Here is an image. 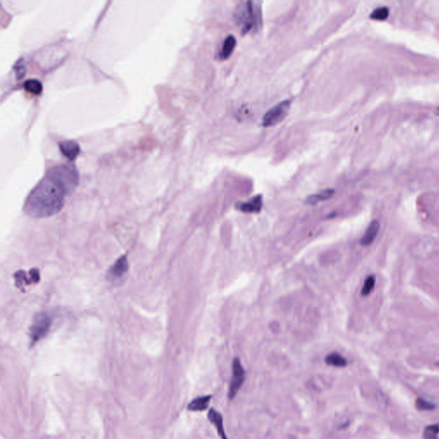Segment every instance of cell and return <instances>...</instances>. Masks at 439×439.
<instances>
[{
	"instance_id": "6da1fadb",
	"label": "cell",
	"mask_w": 439,
	"mask_h": 439,
	"mask_svg": "<svg viewBox=\"0 0 439 439\" xmlns=\"http://www.w3.org/2000/svg\"><path fill=\"white\" fill-rule=\"evenodd\" d=\"M67 195L66 190L59 183L46 175L29 194L25 211L34 217L51 216L63 208Z\"/></svg>"
},
{
	"instance_id": "7a4b0ae2",
	"label": "cell",
	"mask_w": 439,
	"mask_h": 439,
	"mask_svg": "<svg viewBox=\"0 0 439 439\" xmlns=\"http://www.w3.org/2000/svg\"><path fill=\"white\" fill-rule=\"evenodd\" d=\"M260 6L257 3L247 1L238 5L236 9L235 19L243 34L251 29L260 27L262 22Z\"/></svg>"
},
{
	"instance_id": "3957f363",
	"label": "cell",
	"mask_w": 439,
	"mask_h": 439,
	"mask_svg": "<svg viewBox=\"0 0 439 439\" xmlns=\"http://www.w3.org/2000/svg\"><path fill=\"white\" fill-rule=\"evenodd\" d=\"M46 175L59 183L68 195L77 188L79 180L78 170L72 165H58L50 169Z\"/></svg>"
},
{
	"instance_id": "277c9868",
	"label": "cell",
	"mask_w": 439,
	"mask_h": 439,
	"mask_svg": "<svg viewBox=\"0 0 439 439\" xmlns=\"http://www.w3.org/2000/svg\"><path fill=\"white\" fill-rule=\"evenodd\" d=\"M246 370L243 366L242 363L239 358H234L232 362V377L229 383L228 397L230 400H233L239 390H241L244 383L246 382Z\"/></svg>"
},
{
	"instance_id": "5b68a950",
	"label": "cell",
	"mask_w": 439,
	"mask_h": 439,
	"mask_svg": "<svg viewBox=\"0 0 439 439\" xmlns=\"http://www.w3.org/2000/svg\"><path fill=\"white\" fill-rule=\"evenodd\" d=\"M51 324L52 319L46 313H39L38 315L35 316L30 328V334H29L32 344H35L48 333Z\"/></svg>"
},
{
	"instance_id": "8992f818",
	"label": "cell",
	"mask_w": 439,
	"mask_h": 439,
	"mask_svg": "<svg viewBox=\"0 0 439 439\" xmlns=\"http://www.w3.org/2000/svg\"><path fill=\"white\" fill-rule=\"evenodd\" d=\"M291 106V102L289 100L283 101L274 107L270 109L267 113L264 114L263 118V125L265 127L274 126L275 125L281 122L288 115L289 109Z\"/></svg>"
},
{
	"instance_id": "52a82bcc",
	"label": "cell",
	"mask_w": 439,
	"mask_h": 439,
	"mask_svg": "<svg viewBox=\"0 0 439 439\" xmlns=\"http://www.w3.org/2000/svg\"><path fill=\"white\" fill-rule=\"evenodd\" d=\"M207 417L208 420L210 422L211 425H213L217 432L218 437L221 439H229L224 426V418L222 414L214 408H209L208 411Z\"/></svg>"
},
{
	"instance_id": "ba28073f",
	"label": "cell",
	"mask_w": 439,
	"mask_h": 439,
	"mask_svg": "<svg viewBox=\"0 0 439 439\" xmlns=\"http://www.w3.org/2000/svg\"><path fill=\"white\" fill-rule=\"evenodd\" d=\"M128 271V260L126 256H122L117 260L113 267L109 271V278L112 281H120L125 276Z\"/></svg>"
},
{
	"instance_id": "9c48e42d",
	"label": "cell",
	"mask_w": 439,
	"mask_h": 439,
	"mask_svg": "<svg viewBox=\"0 0 439 439\" xmlns=\"http://www.w3.org/2000/svg\"><path fill=\"white\" fill-rule=\"evenodd\" d=\"M60 151L70 161H74L80 153L79 144L73 140H65L59 144Z\"/></svg>"
},
{
	"instance_id": "30bf717a",
	"label": "cell",
	"mask_w": 439,
	"mask_h": 439,
	"mask_svg": "<svg viewBox=\"0 0 439 439\" xmlns=\"http://www.w3.org/2000/svg\"><path fill=\"white\" fill-rule=\"evenodd\" d=\"M212 400L211 395H205L194 398L187 406V409L190 412H204L209 408Z\"/></svg>"
},
{
	"instance_id": "8fae6325",
	"label": "cell",
	"mask_w": 439,
	"mask_h": 439,
	"mask_svg": "<svg viewBox=\"0 0 439 439\" xmlns=\"http://www.w3.org/2000/svg\"><path fill=\"white\" fill-rule=\"evenodd\" d=\"M380 230V223L378 221L374 220L370 223L368 228L365 230L364 235L360 239V245L363 246H371L373 241L376 239Z\"/></svg>"
},
{
	"instance_id": "7c38bea8",
	"label": "cell",
	"mask_w": 439,
	"mask_h": 439,
	"mask_svg": "<svg viewBox=\"0 0 439 439\" xmlns=\"http://www.w3.org/2000/svg\"><path fill=\"white\" fill-rule=\"evenodd\" d=\"M262 206H263V199L259 195L253 197L248 202L238 204L237 208L239 209V210L245 213H257L261 210Z\"/></svg>"
},
{
	"instance_id": "4fadbf2b",
	"label": "cell",
	"mask_w": 439,
	"mask_h": 439,
	"mask_svg": "<svg viewBox=\"0 0 439 439\" xmlns=\"http://www.w3.org/2000/svg\"><path fill=\"white\" fill-rule=\"evenodd\" d=\"M324 361L327 365L336 367V368H342L348 365V360L342 355L336 352L331 353L330 355H327Z\"/></svg>"
},
{
	"instance_id": "5bb4252c",
	"label": "cell",
	"mask_w": 439,
	"mask_h": 439,
	"mask_svg": "<svg viewBox=\"0 0 439 439\" xmlns=\"http://www.w3.org/2000/svg\"><path fill=\"white\" fill-rule=\"evenodd\" d=\"M334 194V190L333 189H327V190H322L319 193L314 194L310 197H307L306 200V204L310 205H315L318 204L320 202L329 200L331 197H333Z\"/></svg>"
},
{
	"instance_id": "9a60e30c",
	"label": "cell",
	"mask_w": 439,
	"mask_h": 439,
	"mask_svg": "<svg viewBox=\"0 0 439 439\" xmlns=\"http://www.w3.org/2000/svg\"><path fill=\"white\" fill-rule=\"evenodd\" d=\"M235 46V37H234L233 35H229V36L226 38L225 41L223 42L222 50H221V52L219 53L220 58H221L222 60L228 59V58L232 54V51L234 49Z\"/></svg>"
},
{
	"instance_id": "2e32d148",
	"label": "cell",
	"mask_w": 439,
	"mask_h": 439,
	"mask_svg": "<svg viewBox=\"0 0 439 439\" xmlns=\"http://www.w3.org/2000/svg\"><path fill=\"white\" fill-rule=\"evenodd\" d=\"M23 87L26 91L35 95H41L43 89L42 84L37 79H29L25 82Z\"/></svg>"
},
{
	"instance_id": "e0dca14e",
	"label": "cell",
	"mask_w": 439,
	"mask_h": 439,
	"mask_svg": "<svg viewBox=\"0 0 439 439\" xmlns=\"http://www.w3.org/2000/svg\"><path fill=\"white\" fill-rule=\"evenodd\" d=\"M375 284H376L375 276L374 275L367 276L364 282V286L362 288L361 295L365 296V297L369 295L370 293L373 292V288H375Z\"/></svg>"
},
{
	"instance_id": "ac0fdd59",
	"label": "cell",
	"mask_w": 439,
	"mask_h": 439,
	"mask_svg": "<svg viewBox=\"0 0 439 439\" xmlns=\"http://www.w3.org/2000/svg\"><path fill=\"white\" fill-rule=\"evenodd\" d=\"M390 15V10L388 8L383 6V7L377 8L373 13L370 16V18L373 20L376 21H384L386 20L388 17Z\"/></svg>"
},
{
	"instance_id": "d6986e66",
	"label": "cell",
	"mask_w": 439,
	"mask_h": 439,
	"mask_svg": "<svg viewBox=\"0 0 439 439\" xmlns=\"http://www.w3.org/2000/svg\"><path fill=\"white\" fill-rule=\"evenodd\" d=\"M439 434V423L436 425H429L424 430V439H438V435Z\"/></svg>"
},
{
	"instance_id": "ffe728a7",
	"label": "cell",
	"mask_w": 439,
	"mask_h": 439,
	"mask_svg": "<svg viewBox=\"0 0 439 439\" xmlns=\"http://www.w3.org/2000/svg\"><path fill=\"white\" fill-rule=\"evenodd\" d=\"M416 408L418 410H425V411H431L435 408V404H433L432 402H430L428 400L422 399V398H418L416 400Z\"/></svg>"
},
{
	"instance_id": "44dd1931",
	"label": "cell",
	"mask_w": 439,
	"mask_h": 439,
	"mask_svg": "<svg viewBox=\"0 0 439 439\" xmlns=\"http://www.w3.org/2000/svg\"><path fill=\"white\" fill-rule=\"evenodd\" d=\"M15 70L17 73V77L18 79L22 78L24 77L25 72H26V67H25L24 63L22 60H19L18 63L15 65Z\"/></svg>"
},
{
	"instance_id": "7402d4cb",
	"label": "cell",
	"mask_w": 439,
	"mask_h": 439,
	"mask_svg": "<svg viewBox=\"0 0 439 439\" xmlns=\"http://www.w3.org/2000/svg\"><path fill=\"white\" fill-rule=\"evenodd\" d=\"M438 110H439V109H438Z\"/></svg>"
}]
</instances>
